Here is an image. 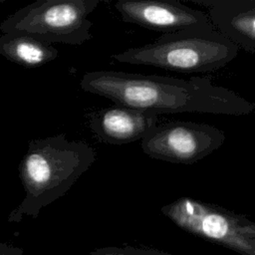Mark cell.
Masks as SVG:
<instances>
[{
	"label": "cell",
	"instance_id": "3",
	"mask_svg": "<svg viewBox=\"0 0 255 255\" xmlns=\"http://www.w3.org/2000/svg\"><path fill=\"white\" fill-rule=\"evenodd\" d=\"M239 49L210 24L162 34L152 43L128 48L111 58L121 63L153 66L177 73L204 74L225 67L237 57Z\"/></svg>",
	"mask_w": 255,
	"mask_h": 255
},
{
	"label": "cell",
	"instance_id": "2",
	"mask_svg": "<svg viewBox=\"0 0 255 255\" xmlns=\"http://www.w3.org/2000/svg\"><path fill=\"white\" fill-rule=\"evenodd\" d=\"M96 159L86 141L69 140L64 134L33 139L19 163V177L25 196L11 211L8 222L18 223L25 216L36 218L76 183Z\"/></svg>",
	"mask_w": 255,
	"mask_h": 255
},
{
	"label": "cell",
	"instance_id": "11",
	"mask_svg": "<svg viewBox=\"0 0 255 255\" xmlns=\"http://www.w3.org/2000/svg\"><path fill=\"white\" fill-rule=\"evenodd\" d=\"M0 255H24L22 248L8 243H0Z\"/></svg>",
	"mask_w": 255,
	"mask_h": 255
},
{
	"label": "cell",
	"instance_id": "6",
	"mask_svg": "<svg viewBox=\"0 0 255 255\" xmlns=\"http://www.w3.org/2000/svg\"><path fill=\"white\" fill-rule=\"evenodd\" d=\"M115 7L125 22L162 34L212 24L207 13L178 0H121Z\"/></svg>",
	"mask_w": 255,
	"mask_h": 255
},
{
	"label": "cell",
	"instance_id": "5",
	"mask_svg": "<svg viewBox=\"0 0 255 255\" xmlns=\"http://www.w3.org/2000/svg\"><path fill=\"white\" fill-rule=\"evenodd\" d=\"M223 130L216 127L173 121L153 128L141 140L142 151L148 156L172 163L193 164L224 142Z\"/></svg>",
	"mask_w": 255,
	"mask_h": 255
},
{
	"label": "cell",
	"instance_id": "1",
	"mask_svg": "<svg viewBox=\"0 0 255 255\" xmlns=\"http://www.w3.org/2000/svg\"><path fill=\"white\" fill-rule=\"evenodd\" d=\"M80 86L85 92L107 98L120 107L157 115L245 116L255 112V102L213 84L206 77L179 79L102 70L86 73Z\"/></svg>",
	"mask_w": 255,
	"mask_h": 255
},
{
	"label": "cell",
	"instance_id": "7",
	"mask_svg": "<svg viewBox=\"0 0 255 255\" xmlns=\"http://www.w3.org/2000/svg\"><path fill=\"white\" fill-rule=\"evenodd\" d=\"M158 119L157 114L118 106L94 114L91 128L103 141L121 145L141 140L157 126Z\"/></svg>",
	"mask_w": 255,
	"mask_h": 255
},
{
	"label": "cell",
	"instance_id": "10",
	"mask_svg": "<svg viewBox=\"0 0 255 255\" xmlns=\"http://www.w3.org/2000/svg\"><path fill=\"white\" fill-rule=\"evenodd\" d=\"M89 255H157L154 252L142 250L130 246H109L97 248L90 252Z\"/></svg>",
	"mask_w": 255,
	"mask_h": 255
},
{
	"label": "cell",
	"instance_id": "12",
	"mask_svg": "<svg viewBox=\"0 0 255 255\" xmlns=\"http://www.w3.org/2000/svg\"><path fill=\"white\" fill-rule=\"evenodd\" d=\"M5 2V0H0V4H2V3H4Z\"/></svg>",
	"mask_w": 255,
	"mask_h": 255
},
{
	"label": "cell",
	"instance_id": "9",
	"mask_svg": "<svg viewBox=\"0 0 255 255\" xmlns=\"http://www.w3.org/2000/svg\"><path fill=\"white\" fill-rule=\"evenodd\" d=\"M0 55L25 68H37L55 60L59 51L51 44L23 33L0 36Z\"/></svg>",
	"mask_w": 255,
	"mask_h": 255
},
{
	"label": "cell",
	"instance_id": "8",
	"mask_svg": "<svg viewBox=\"0 0 255 255\" xmlns=\"http://www.w3.org/2000/svg\"><path fill=\"white\" fill-rule=\"evenodd\" d=\"M204 6L212 25L239 48L255 52V0H190Z\"/></svg>",
	"mask_w": 255,
	"mask_h": 255
},
{
	"label": "cell",
	"instance_id": "4",
	"mask_svg": "<svg viewBox=\"0 0 255 255\" xmlns=\"http://www.w3.org/2000/svg\"><path fill=\"white\" fill-rule=\"evenodd\" d=\"M99 4V0H38L9 15L0 31L23 33L51 45H82L93 39L88 16Z\"/></svg>",
	"mask_w": 255,
	"mask_h": 255
}]
</instances>
